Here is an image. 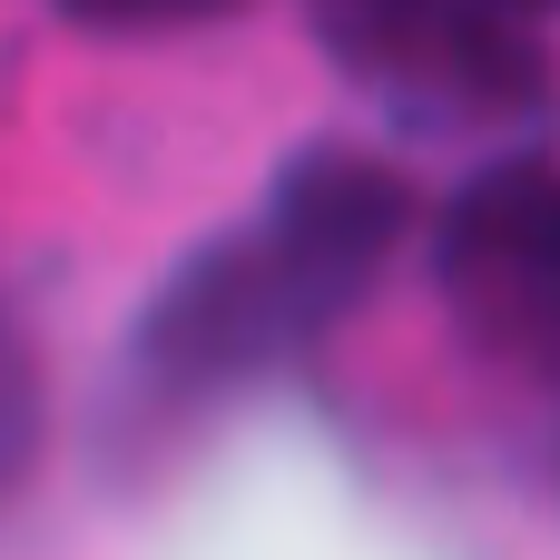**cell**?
Returning a JSON list of instances; mask_svg holds the SVG:
<instances>
[{"mask_svg": "<svg viewBox=\"0 0 560 560\" xmlns=\"http://www.w3.org/2000/svg\"><path fill=\"white\" fill-rule=\"evenodd\" d=\"M413 236V187L384 158L305 148L256 217L207 236L128 335V394L148 413H207L285 364H305Z\"/></svg>", "mask_w": 560, "mask_h": 560, "instance_id": "6da1fadb", "label": "cell"}, {"mask_svg": "<svg viewBox=\"0 0 560 560\" xmlns=\"http://www.w3.org/2000/svg\"><path fill=\"white\" fill-rule=\"evenodd\" d=\"M305 20L325 59L413 128H492L551 89L532 0H305Z\"/></svg>", "mask_w": 560, "mask_h": 560, "instance_id": "7a4b0ae2", "label": "cell"}, {"mask_svg": "<svg viewBox=\"0 0 560 560\" xmlns=\"http://www.w3.org/2000/svg\"><path fill=\"white\" fill-rule=\"evenodd\" d=\"M433 285L492 374L560 394V167H482L433 226Z\"/></svg>", "mask_w": 560, "mask_h": 560, "instance_id": "3957f363", "label": "cell"}, {"mask_svg": "<svg viewBox=\"0 0 560 560\" xmlns=\"http://www.w3.org/2000/svg\"><path fill=\"white\" fill-rule=\"evenodd\" d=\"M30 463H39V364H30L20 325L0 315V502L30 482Z\"/></svg>", "mask_w": 560, "mask_h": 560, "instance_id": "277c9868", "label": "cell"}, {"mask_svg": "<svg viewBox=\"0 0 560 560\" xmlns=\"http://www.w3.org/2000/svg\"><path fill=\"white\" fill-rule=\"evenodd\" d=\"M49 10L79 30H187V20H217L226 0H49Z\"/></svg>", "mask_w": 560, "mask_h": 560, "instance_id": "5b68a950", "label": "cell"}, {"mask_svg": "<svg viewBox=\"0 0 560 560\" xmlns=\"http://www.w3.org/2000/svg\"><path fill=\"white\" fill-rule=\"evenodd\" d=\"M532 10H541V20H551V10H560V0H532Z\"/></svg>", "mask_w": 560, "mask_h": 560, "instance_id": "8992f818", "label": "cell"}]
</instances>
